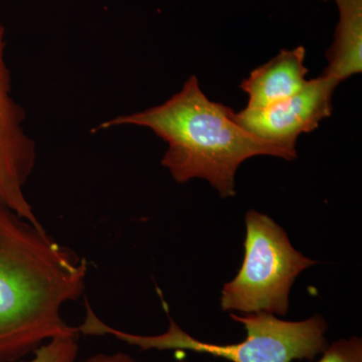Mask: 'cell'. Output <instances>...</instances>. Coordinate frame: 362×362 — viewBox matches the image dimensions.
<instances>
[{"label": "cell", "mask_w": 362, "mask_h": 362, "mask_svg": "<svg viewBox=\"0 0 362 362\" xmlns=\"http://www.w3.org/2000/svg\"><path fill=\"white\" fill-rule=\"evenodd\" d=\"M323 352L318 362H362V341L357 337L340 339Z\"/></svg>", "instance_id": "10"}, {"label": "cell", "mask_w": 362, "mask_h": 362, "mask_svg": "<svg viewBox=\"0 0 362 362\" xmlns=\"http://www.w3.org/2000/svg\"><path fill=\"white\" fill-rule=\"evenodd\" d=\"M168 330L156 337L130 334L105 324L95 312H89L82 324L85 335H112L121 341L142 350H190L221 357L233 362H292L313 359L326 349L324 334L327 323L315 315L305 321L292 322L266 312L246 315L230 314L233 320L244 325L247 338L235 344L220 345L190 337L169 316Z\"/></svg>", "instance_id": "3"}, {"label": "cell", "mask_w": 362, "mask_h": 362, "mask_svg": "<svg viewBox=\"0 0 362 362\" xmlns=\"http://www.w3.org/2000/svg\"><path fill=\"white\" fill-rule=\"evenodd\" d=\"M78 337L52 338L35 350V357L26 362H76L78 352Z\"/></svg>", "instance_id": "9"}, {"label": "cell", "mask_w": 362, "mask_h": 362, "mask_svg": "<svg viewBox=\"0 0 362 362\" xmlns=\"http://www.w3.org/2000/svg\"><path fill=\"white\" fill-rule=\"evenodd\" d=\"M304 47L283 49L265 65L252 71L240 84V89L249 95L247 108L263 109L289 99L308 84V69L304 66Z\"/></svg>", "instance_id": "7"}, {"label": "cell", "mask_w": 362, "mask_h": 362, "mask_svg": "<svg viewBox=\"0 0 362 362\" xmlns=\"http://www.w3.org/2000/svg\"><path fill=\"white\" fill-rule=\"evenodd\" d=\"M87 274V259L0 202V362L78 337L61 309L83 296Z\"/></svg>", "instance_id": "1"}, {"label": "cell", "mask_w": 362, "mask_h": 362, "mask_svg": "<svg viewBox=\"0 0 362 362\" xmlns=\"http://www.w3.org/2000/svg\"><path fill=\"white\" fill-rule=\"evenodd\" d=\"M339 21L322 75L338 84L362 71V0H334Z\"/></svg>", "instance_id": "8"}, {"label": "cell", "mask_w": 362, "mask_h": 362, "mask_svg": "<svg viewBox=\"0 0 362 362\" xmlns=\"http://www.w3.org/2000/svg\"><path fill=\"white\" fill-rule=\"evenodd\" d=\"M232 109L211 101L192 76L182 89L165 103L147 110L111 119L96 131L117 126L149 128L168 149L162 158L177 183L202 178L220 192L221 197L235 195V173L251 157L270 156L288 161L297 157L296 150L259 139L233 121Z\"/></svg>", "instance_id": "2"}, {"label": "cell", "mask_w": 362, "mask_h": 362, "mask_svg": "<svg viewBox=\"0 0 362 362\" xmlns=\"http://www.w3.org/2000/svg\"><path fill=\"white\" fill-rule=\"evenodd\" d=\"M338 84L321 76L312 78L301 92L289 99L263 109H250L235 113L233 121L259 139L296 150L297 138L302 133L317 129L332 113L333 93Z\"/></svg>", "instance_id": "6"}, {"label": "cell", "mask_w": 362, "mask_h": 362, "mask_svg": "<svg viewBox=\"0 0 362 362\" xmlns=\"http://www.w3.org/2000/svg\"><path fill=\"white\" fill-rule=\"evenodd\" d=\"M6 45V28L0 21V202L32 225L45 228L25 194L37 163V144L25 132V112L11 94Z\"/></svg>", "instance_id": "5"}, {"label": "cell", "mask_w": 362, "mask_h": 362, "mask_svg": "<svg viewBox=\"0 0 362 362\" xmlns=\"http://www.w3.org/2000/svg\"><path fill=\"white\" fill-rule=\"evenodd\" d=\"M246 228L244 261L235 278L223 285L221 309L286 315L292 285L317 261L296 251L285 230L266 214L247 211Z\"/></svg>", "instance_id": "4"}, {"label": "cell", "mask_w": 362, "mask_h": 362, "mask_svg": "<svg viewBox=\"0 0 362 362\" xmlns=\"http://www.w3.org/2000/svg\"><path fill=\"white\" fill-rule=\"evenodd\" d=\"M82 362H139L133 359L128 354L118 352L115 354H97ZM183 362V361H181Z\"/></svg>", "instance_id": "11"}]
</instances>
